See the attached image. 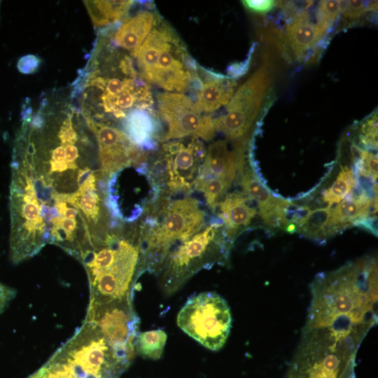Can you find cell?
I'll return each instance as SVG.
<instances>
[{
    "mask_svg": "<svg viewBox=\"0 0 378 378\" xmlns=\"http://www.w3.org/2000/svg\"><path fill=\"white\" fill-rule=\"evenodd\" d=\"M12 162L58 194H71L100 172L95 136L79 108L59 92L25 103Z\"/></svg>",
    "mask_w": 378,
    "mask_h": 378,
    "instance_id": "obj_1",
    "label": "cell"
},
{
    "mask_svg": "<svg viewBox=\"0 0 378 378\" xmlns=\"http://www.w3.org/2000/svg\"><path fill=\"white\" fill-rule=\"evenodd\" d=\"M85 118L120 130L134 111L153 108L149 84L140 76L133 57L112 42L109 27L98 33L85 66L70 94Z\"/></svg>",
    "mask_w": 378,
    "mask_h": 378,
    "instance_id": "obj_2",
    "label": "cell"
},
{
    "mask_svg": "<svg viewBox=\"0 0 378 378\" xmlns=\"http://www.w3.org/2000/svg\"><path fill=\"white\" fill-rule=\"evenodd\" d=\"M304 330L365 338L377 323V261L363 258L316 276Z\"/></svg>",
    "mask_w": 378,
    "mask_h": 378,
    "instance_id": "obj_3",
    "label": "cell"
},
{
    "mask_svg": "<svg viewBox=\"0 0 378 378\" xmlns=\"http://www.w3.org/2000/svg\"><path fill=\"white\" fill-rule=\"evenodd\" d=\"M139 260V233L120 229H111L83 252L78 260L86 270L90 302L132 299Z\"/></svg>",
    "mask_w": 378,
    "mask_h": 378,
    "instance_id": "obj_4",
    "label": "cell"
},
{
    "mask_svg": "<svg viewBox=\"0 0 378 378\" xmlns=\"http://www.w3.org/2000/svg\"><path fill=\"white\" fill-rule=\"evenodd\" d=\"M146 211L149 214L139 233V276L144 272L157 275L171 251L206 225L200 202L190 197L157 199Z\"/></svg>",
    "mask_w": 378,
    "mask_h": 378,
    "instance_id": "obj_5",
    "label": "cell"
},
{
    "mask_svg": "<svg viewBox=\"0 0 378 378\" xmlns=\"http://www.w3.org/2000/svg\"><path fill=\"white\" fill-rule=\"evenodd\" d=\"M131 363L97 326L83 321L73 336L26 378H119Z\"/></svg>",
    "mask_w": 378,
    "mask_h": 378,
    "instance_id": "obj_6",
    "label": "cell"
},
{
    "mask_svg": "<svg viewBox=\"0 0 378 378\" xmlns=\"http://www.w3.org/2000/svg\"><path fill=\"white\" fill-rule=\"evenodd\" d=\"M140 76L169 92L190 89L197 65L173 27L159 15L135 58Z\"/></svg>",
    "mask_w": 378,
    "mask_h": 378,
    "instance_id": "obj_7",
    "label": "cell"
},
{
    "mask_svg": "<svg viewBox=\"0 0 378 378\" xmlns=\"http://www.w3.org/2000/svg\"><path fill=\"white\" fill-rule=\"evenodd\" d=\"M232 244L223 233L221 220L214 219L167 256L157 274L162 293L170 295L200 270L223 265Z\"/></svg>",
    "mask_w": 378,
    "mask_h": 378,
    "instance_id": "obj_8",
    "label": "cell"
},
{
    "mask_svg": "<svg viewBox=\"0 0 378 378\" xmlns=\"http://www.w3.org/2000/svg\"><path fill=\"white\" fill-rule=\"evenodd\" d=\"M178 326L204 347L218 351L225 344L232 328L227 301L214 292L190 297L177 316Z\"/></svg>",
    "mask_w": 378,
    "mask_h": 378,
    "instance_id": "obj_9",
    "label": "cell"
},
{
    "mask_svg": "<svg viewBox=\"0 0 378 378\" xmlns=\"http://www.w3.org/2000/svg\"><path fill=\"white\" fill-rule=\"evenodd\" d=\"M272 78L268 64L258 69L233 94L225 112L214 119L215 131L230 140L243 136L258 115Z\"/></svg>",
    "mask_w": 378,
    "mask_h": 378,
    "instance_id": "obj_10",
    "label": "cell"
},
{
    "mask_svg": "<svg viewBox=\"0 0 378 378\" xmlns=\"http://www.w3.org/2000/svg\"><path fill=\"white\" fill-rule=\"evenodd\" d=\"M84 321L97 326L120 354L132 360L139 326L132 299L89 302Z\"/></svg>",
    "mask_w": 378,
    "mask_h": 378,
    "instance_id": "obj_11",
    "label": "cell"
},
{
    "mask_svg": "<svg viewBox=\"0 0 378 378\" xmlns=\"http://www.w3.org/2000/svg\"><path fill=\"white\" fill-rule=\"evenodd\" d=\"M158 115L166 125L161 143L186 137L210 141L215 135L211 115L199 111L192 99L182 93L156 94Z\"/></svg>",
    "mask_w": 378,
    "mask_h": 378,
    "instance_id": "obj_12",
    "label": "cell"
},
{
    "mask_svg": "<svg viewBox=\"0 0 378 378\" xmlns=\"http://www.w3.org/2000/svg\"><path fill=\"white\" fill-rule=\"evenodd\" d=\"M206 150L197 137L162 142L160 160L166 171V185L170 193H188L194 189Z\"/></svg>",
    "mask_w": 378,
    "mask_h": 378,
    "instance_id": "obj_13",
    "label": "cell"
},
{
    "mask_svg": "<svg viewBox=\"0 0 378 378\" xmlns=\"http://www.w3.org/2000/svg\"><path fill=\"white\" fill-rule=\"evenodd\" d=\"M85 120L97 141L100 172L105 182L112 174L126 167L146 162V151L134 145L122 131Z\"/></svg>",
    "mask_w": 378,
    "mask_h": 378,
    "instance_id": "obj_14",
    "label": "cell"
},
{
    "mask_svg": "<svg viewBox=\"0 0 378 378\" xmlns=\"http://www.w3.org/2000/svg\"><path fill=\"white\" fill-rule=\"evenodd\" d=\"M159 13L153 3L144 2V6L120 22L109 26L113 43L133 58L150 32Z\"/></svg>",
    "mask_w": 378,
    "mask_h": 378,
    "instance_id": "obj_15",
    "label": "cell"
},
{
    "mask_svg": "<svg viewBox=\"0 0 378 378\" xmlns=\"http://www.w3.org/2000/svg\"><path fill=\"white\" fill-rule=\"evenodd\" d=\"M237 85V82L227 76L197 65V75L191 88L195 92L192 102L199 111L210 115L229 102Z\"/></svg>",
    "mask_w": 378,
    "mask_h": 378,
    "instance_id": "obj_16",
    "label": "cell"
},
{
    "mask_svg": "<svg viewBox=\"0 0 378 378\" xmlns=\"http://www.w3.org/2000/svg\"><path fill=\"white\" fill-rule=\"evenodd\" d=\"M244 169V155L241 144L229 150L227 141L218 140L206 150L203 164L196 181L223 179L232 183L238 172ZM195 182V183H196Z\"/></svg>",
    "mask_w": 378,
    "mask_h": 378,
    "instance_id": "obj_17",
    "label": "cell"
},
{
    "mask_svg": "<svg viewBox=\"0 0 378 378\" xmlns=\"http://www.w3.org/2000/svg\"><path fill=\"white\" fill-rule=\"evenodd\" d=\"M251 201L244 192H233L225 195L216 206L218 218L223 222V233L232 244L257 214Z\"/></svg>",
    "mask_w": 378,
    "mask_h": 378,
    "instance_id": "obj_18",
    "label": "cell"
},
{
    "mask_svg": "<svg viewBox=\"0 0 378 378\" xmlns=\"http://www.w3.org/2000/svg\"><path fill=\"white\" fill-rule=\"evenodd\" d=\"M160 120L153 108L132 111L122 123L120 130L142 150H155L162 133Z\"/></svg>",
    "mask_w": 378,
    "mask_h": 378,
    "instance_id": "obj_19",
    "label": "cell"
},
{
    "mask_svg": "<svg viewBox=\"0 0 378 378\" xmlns=\"http://www.w3.org/2000/svg\"><path fill=\"white\" fill-rule=\"evenodd\" d=\"M324 36L312 21L308 12H301L289 20L286 26V49L289 50L295 59L300 58L310 48L318 45Z\"/></svg>",
    "mask_w": 378,
    "mask_h": 378,
    "instance_id": "obj_20",
    "label": "cell"
},
{
    "mask_svg": "<svg viewBox=\"0 0 378 378\" xmlns=\"http://www.w3.org/2000/svg\"><path fill=\"white\" fill-rule=\"evenodd\" d=\"M95 27H108L122 21L134 1H83Z\"/></svg>",
    "mask_w": 378,
    "mask_h": 378,
    "instance_id": "obj_21",
    "label": "cell"
},
{
    "mask_svg": "<svg viewBox=\"0 0 378 378\" xmlns=\"http://www.w3.org/2000/svg\"><path fill=\"white\" fill-rule=\"evenodd\" d=\"M244 171L241 178L243 192L257 203L259 213L281 205L286 201L274 196L251 169H246Z\"/></svg>",
    "mask_w": 378,
    "mask_h": 378,
    "instance_id": "obj_22",
    "label": "cell"
},
{
    "mask_svg": "<svg viewBox=\"0 0 378 378\" xmlns=\"http://www.w3.org/2000/svg\"><path fill=\"white\" fill-rule=\"evenodd\" d=\"M332 208H318L310 211L296 231L301 235L316 241H325L328 236V223Z\"/></svg>",
    "mask_w": 378,
    "mask_h": 378,
    "instance_id": "obj_23",
    "label": "cell"
},
{
    "mask_svg": "<svg viewBox=\"0 0 378 378\" xmlns=\"http://www.w3.org/2000/svg\"><path fill=\"white\" fill-rule=\"evenodd\" d=\"M167 335L160 329L138 333L134 343L135 352L144 358L159 359L163 352Z\"/></svg>",
    "mask_w": 378,
    "mask_h": 378,
    "instance_id": "obj_24",
    "label": "cell"
},
{
    "mask_svg": "<svg viewBox=\"0 0 378 378\" xmlns=\"http://www.w3.org/2000/svg\"><path fill=\"white\" fill-rule=\"evenodd\" d=\"M290 378H355V370L344 364L320 363L309 366Z\"/></svg>",
    "mask_w": 378,
    "mask_h": 378,
    "instance_id": "obj_25",
    "label": "cell"
},
{
    "mask_svg": "<svg viewBox=\"0 0 378 378\" xmlns=\"http://www.w3.org/2000/svg\"><path fill=\"white\" fill-rule=\"evenodd\" d=\"M355 185L356 178L352 169L346 166L342 167L335 181L330 188L323 190V200L328 206L339 203L351 191Z\"/></svg>",
    "mask_w": 378,
    "mask_h": 378,
    "instance_id": "obj_26",
    "label": "cell"
},
{
    "mask_svg": "<svg viewBox=\"0 0 378 378\" xmlns=\"http://www.w3.org/2000/svg\"><path fill=\"white\" fill-rule=\"evenodd\" d=\"M231 183L223 179L209 178L197 181L194 190H198L204 195L207 206L214 212L218 202Z\"/></svg>",
    "mask_w": 378,
    "mask_h": 378,
    "instance_id": "obj_27",
    "label": "cell"
},
{
    "mask_svg": "<svg viewBox=\"0 0 378 378\" xmlns=\"http://www.w3.org/2000/svg\"><path fill=\"white\" fill-rule=\"evenodd\" d=\"M341 1L324 0L318 4L316 26L325 34L336 22L341 12Z\"/></svg>",
    "mask_w": 378,
    "mask_h": 378,
    "instance_id": "obj_28",
    "label": "cell"
},
{
    "mask_svg": "<svg viewBox=\"0 0 378 378\" xmlns=\"http://www.w3.org/2000/svg\"><path fill=\"white\" fill-rule=\"evenodd\" d=\"M358 141L366 149L377 148V111H374L360 124Z\"/></svg>",
    "mask_w": 378,
    "mask_h": 378,
    "instance_id": "obj_29",
    "label": "cell"
},
{
    "mask_svg": "<svg viewBox=\"0 0 378 378\" xmlns=\"http://www.w3.org/2000/svg\"><path fill=\"white\" fill-rule=\"evenodd\" d=\"M341 12L343 18L348 21L358 20L369 12L367 1H341Z\"/></svg>",
    "mask_w": 378,
    "mask_h": 378,
    "instance_id": "obj_30",
    "label": "cell"
},
{
    "mask_svg": "<svg viewBox=\"0 0 378 378\" xmlns=\"http://www.w3.org/2000/svg\"><path fill=\"white\" fill-rule=\"evenodd\" d=\"M313 3V1H278L276 6L282 10L286 18L291 20L298 13L306 11Z\"/></svg>",
    "mask_w": 378,
    "mask_h": 378,
    "instance_id": "obj_31",
    "label": "cell"
},
{
    "mask_svg": "<svg viewBox=\"0 0 378 378\" xmlns=\"http://www.w3.org/2000/svg\"><path fill=\"white\" fill-rule=\"evenodd\" d=\"M241 2L247 10L258 14H265L276 5V1L273 0H245Z\"/></svg>",
    "mask_w": 378,
    "mask_h": 378,
    "instance_id": "obj_32",
    "label": "cell"
},
{
    "mask_svg": "<svg viewBox=\"0 0 378 378\" xmlns=\"http://www.w3.org/2000/svg\"><path fill=\"white\" fill-rule=\"evenodd\" d=\"M255 43L253 44L252 47L250 49V51L248 54L247 59H246L242 62L234 63L230 65L227 68V74L228 77L234 79L239 78V76H243L246 73L250 66L251 56L253 55Z\"/></svg>",
    "mask_w": 378,
    "mask_h": 378,
    "instance_id": "obj_33",
    "label": "cell"
},
{
    "mask_svg": "<svg viewBox=\"0 0 378 378\" xmlns=\"http://www.w3.org/2000/svg\"><path fill=\"white\" fill-rule=\"evenodd\" d=\"M15 295L14 288L0 282V314L8 307Z\"/></svg>",
    "mask_w": 378,
    "mask_h": 378,
    "instance_id": "obj_34",
    "label": "cell"
},
{
    "mask_svg": "<svg viewBox=\"0 0 378 378\" xmlns=\"http://www.w3.org/2000/svg\"><path fill=\"white\" fill-rule=\"evenodd\" d=\"M39 65V60L36 56L29 55L20 59L18 67L21 71L29 74L35 71Z\"/></svg>",
    "mask_w": 378,
    "mask_h": 378,
    "instance_id": "obj_35",
    "label": "cell"
}]
</instances>
